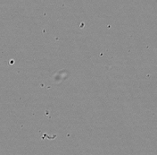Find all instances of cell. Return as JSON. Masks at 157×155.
Listing matches in <instances>:
<instances>
[]
</instances>
